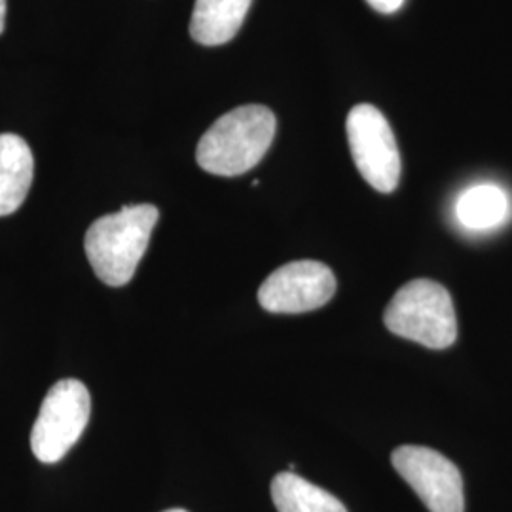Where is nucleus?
<instances>
[{"label": "nucleus", "mask_w": 512, "mask_h": 512, "mask_svg": "<svg viewBox=\"0 0 512 512\" xmlns=\"http://www.w3.org/2000/svg\"><path fill=\"white\" fill-rule=\"evenodd\" d=\"M348 141L353 162L366 183L391 194L401 181V154L382 110L361 103L348 114Z\"/></svg>", "instance_id": "5"}, {"label": "nucleus", "mask_w": 512, "mask_h": 512, "mask_svg": "<svg viewBox=\"0 0 512 512\" xmlns=\"http://www.w3.org/2000/svg\"><path fill=\"white\" fill-rule=\"evenodd\" d=\"M366 2L380 14H395L404 4V0H366Z\"/></svg>", "instance_id": "12"}, {"label": "nucleus", "mask_w": 512, "mask_h": 512, "mask_svg": "<svg viewBox=\"0 0 512 512\" xmlns=\"http://www.w3.org/2000/svg\"><path fill=\"white\" fill-rule=\"evenodd\" d=\"M4 23H6V0H0V35L4 31Z\"/></svg>", "instance_id": "13"}, {"label": "nucleus", "mask_w": 512, "mask_h": 512, "mask_svg": "<svg viewBox=\"0 0 512 512\" xmlns=\"http://www.w3.org/2000/svg\"><path fill=\"white\" fill-rule=\"evenodd\" d=\"M511 217V198L505 188L492 183L475 184L459 194L456 219L469 232H490Z\"/></svg>", "instance_id": "10"}, {"label": "nucleus", "mask_w": 512, "mask_h": 512, "mask_svg": "<svg viewBox=\"0 0 512 512\" xmlns=\"http://www.w3.org/2000/svg\"><path fill=\"white\" fill-rule=\"evenodd\" d=\"M35 173L29 145L14 133L0 135V217L16 213L25 202Z\"/></svg>", "instance_id": "8"}, {"label": "nucleus", "mask_w": 512, "mask_h": 512, "mask_svg": "<svg viewBox=\"0 0 512 512\" xmlns=\"http://www.w3.org/2000/svg\"><path fill=\"white\" fill-rule=\"evenodd\" d=\"M393 334L429 349L450 348L458 338V317L450 293L431 279H414L401 287L384 313Z\"/></svg>", "instance_id": "3"}, {"label": "nucleus", "mask_w": 512, "mask_h": 512, "mask_svg": "<svg viewBox=\"0 0 512 512\" xmlns=\"http://www.w3.org/2000/svg\"><path fill=\"white\" fill-rule=\"evenodd\" d=\"M253 0H196L190 35L203 46H220L238 35Z\"/></svg>", "instance_id": "9"}, {"label": "nucleus", "mask_w": 512, "mask_h": 512, "mask_svg": "<svg viewBox=\"0 0 512 512\" xmlns=\"http://www.w3.org/2000/svg\"><path fill=\"white\" fill-rule=\"evenodd\" d=\"M391 463L429 512H465L461 473L437 450L406 444L391 454Z\"/></svg>", "instance_id": "6"}, {"label": "nucleus", "mask_w": 512, "mask_h": 512, "mask_svg": "<svg viewBox=\"0 0 512 512\" xmlns=\"http://www.w3.org/2000/svg\"><path fill=\"white\" fill-rule=\"evenodd\" d=\"M277 129L274 112L262 105H243L220 116L205 131L196 150L203 171L238 177L251 171L272 147Z\"/></svg>", "instance_id": "2"}, {"label": "nucleus", "mask_w": 512, "mask_h": 512, "mask_svg": "<svg viewBox=\"0 0 512 512\" xmlns=\"http://www.w3.org/2000/svg\"><path fill=\"white\" fill-rule=\"evenodd\" d=\"M336 285V275L327 264L296 260L268 275L258 289V302L270 313H306L330 302Z\"/></svg>", "instance_id": "7"}, {"label": "nucleus", "mask_w": 512, "mask_h": 512, "mask_svg": "<svg viewBox=\"0 0 512 512\" xmlns=\"http://www.w3.org/2000/svg\"><path fill=\"white\" fill-rule=\"evenodd\" d=\"M272 499L279 512H348L340 499L291 471L274 476Z\"/></svg>", "instance_id": "11"}, {"label": "nucleus", "mask_w": 512, "mask_h": 512, "mask_svg": "<svg viewBox=\"0 0 512 512\" xmlns=\"http://www.w3.org/2000/svg\"><path fill=\"white\" fill-rule=\"evenodd\" d=\"M165 512H188V511H184V509H171V511H165Z\"/></svg>", "instance_id": "14"}, {"label": "nucleus", "mask_w": 512, "mask_h": 512, "mask_svg": "<svg viewBox=\"0 0 512 512\" xmlns=\"http://www.w3.org/2000/svg\"><path fill=\"white\" fill-rule=\"evenodd\" d=\"M92 416V397L80 380H61L44 397L31 433L38 461L57 463L80 440Z\"/></svg>", "instance_id": "4"}, {"label": "nucleus", "mask_w": 512, "mask_h": 512, "mask_svg": "<svg viewBox=\"0 0 512 512\" xmlns=\"http://www.w3.org/2000/svg\"><path fill=\"white\" fill-rule=\"evenodd\" d=\"M158 219V207L139 203L105 215L88 228L84 239L86 256L105 285L124 287L133 279Z\"/></svg>", "instance_id": "1"}]
</instances>
